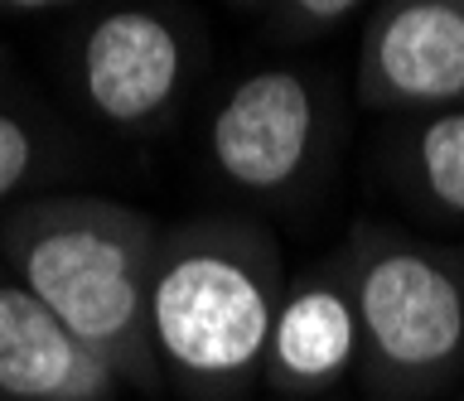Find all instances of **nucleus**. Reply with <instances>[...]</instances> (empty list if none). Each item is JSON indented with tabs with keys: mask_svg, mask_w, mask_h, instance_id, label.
<instances>
[{
	"mask_svg": "<svg viewBox=\"0 0 464 401\" xmlns=\"http://www.w3.org/2000/svg\"><path fill=\"white\" fill-rule=\"evenodd\" d=\"M160 223L102 194H39L0 213L5 271L49 305L121 387H155L150 276Z\"/></svg>",
	"mask_w": 464,
	"mask_h": 401,
	"instance_id": "nucleus-1",
	"label": "nucleus"
},
{
	"mask_svg": "<svg viewBox=\"0 0 464 401\" xmlns=\"http://www.w3.org/2000/svg\"><path fill=\"white\" fill-rule=\"evenodd\" d=\"M203 63V30L169 0H116L72 34V88L102 126L150 136L174 121Z\"/></svg>",
	"mask_w": 464,
	"mask_h": 401,
	"instance_id": "nucleus-4",
	"label": "nucleus"
},
{
	"mask_svg": "<svg viewBox=\"0 0 464 401\" xmlns=\"http://www.w3.org/2000/svg\"><path fill=\"white\" fill-rule=\"evenodd\" d=\"M116 372L0 266V401H111Z\"/></svg>",
	"mask_w": 464,
	"mask_h": 401,
	"instance_id": "nucleus-8",
	"label": "nucleus"
},
{
	"mask_svg": "<svg viewBox=\"0 0 464 401\" xmlns=\"http://www.w3.org/2000/svg\"><path fill=\"white\" fill-rule=\"evenodd\" d=\"M343 276L358 305L362 372L377 392L416 401L464 368V262L455 252L362 227Z\"/></svg>",
	"mask_w": 464,
	"mask_h": 401,
	"instance_id": "nucleus-3",
	"label": "nucleus"
},
{
	"mask_svg": "<svg viewBox=\"0 0 464 401\" xmlns=\"http://www.w3.org/2000/svg\"><path fill=\"white\" fill-rule=\"evenodd\" d=\"M368 5V0H276V30L285 39H319L329 30H339L348 15H358V10Z\"/></svg>",
	"mask_w": 464,
	"mask_h": 401,
	"instance_id": "nucleus-11",
	"label": "nucleus"
},
{
	"mask_svg": "<svg viewBox=\"0 0 464 401\" xmlns=\"http://www.w3.org/2000/svg\"><path fill=\"white\" fill-rule=\"evenodd\" d=\"M92 5V0H0V15H49V10Z\"/></svg>",
	"mask_w": 464,
	"mask_h": 401,
	"instance_id": "nucleus-12",
	"label": "nucleus"
},
{
	"mask_svg": "<svg viewBox=\"0 0 464 401\" xmlns=\"http://www.w3.org/2000/svg\"><path fill=\"white\" fill-rule=\"evenodd\" d=\"M232 5H246V10H256V5H276V0H232Z\"/></svg>",
	"mask_w": 464,
	"mask_h": 401,
	"instance_id": "nucleus-13",
	"label": "nucleus"
},
{
	"mask_svg": "<svg viewBox=\"0 0 464 401\" xmlns=\"http://www.w3.org/2000/svg\"><path fill=\"white\" fill-rule=\"evenodd\" d=\"M58 140L44 111L0 97V208L20 204V194L53 165Z\"/></svg>",
	"mask_w": 464,
	"mask_h": 401,
	"instance_id": "nucleus-10",
	"label": "nucleus"
},
{
	"mask_svg": "<svg viewBox=\"0 0 464 401\" xmlns=\"http://www.w3.org/2000/svg\"><path fill=\"white\" fill-rule=\"evenodd\" d=\"M401 175L435 213L464 218V107L411 121L401 140Z\"/></svg>",
	"mask_w": 464,
	"mask_h": 401,
	"instance_id": "nucleus-9",
	"label": "nucleus"
},
{
	"mask_svg": "<svg viewBox=\"0 0 464 401\" xmlns=\"http://www.w3.org/2000/svg\"><path fill=\"white\" fill-rule=\"evenodd\" d=\"M358 363L362 329L343 266H319L285 281L261 358V382L281 396H310L343 382Z\"/></svg>",
	"mask_w": 464,
	"mask_h": 401,
	"instance_id": "nucleus-7",
	"label": "nucleus"
},
{
	"mask_svg": "<svg viewBox=\"0 0 464 401\" xmlns=\"http://www.w3.org/2000/svg\"><path fill=\"white\" fill-rule=\"evenodd\" d=\"M329 140V102L310 68L266 63L237 78L208 117L218 179L252 198L295 194Z\"/></svg>",
	"mask_w": 464,
	"mask_h": 401,
	"instance_id": "nucleus-5",
	"label": "nucleus"
},
{
	"mask_svg": "<svg viewBox=\"0 0 464 401\" xmlns=\"http://www.w3.org/2000/svg\"><path fill=\"white\" fill-rule=\"evenodd\" d=\"M358 97L401 117L464 107V0H377L358 44Z\"/></svg>",
	"mask_w": 464,
	"mask_h": 401,
	"instance_id": "nucleus-6",
	"label": "nucleus"
},
{
	"mask_svg": "<svg viewBox=\"0 0 464 401\" xmlns=\"http://www.w3.org/2000/svg\"><path fill=\"white\" fill-rule=\"evenodd\" d=\"M285 256L261 223L203 213L160 227L150 276V348L160 377L198 396H237L261 377Z\"/></svg>",
	"mask_w": 464,
	"mask_h": 401,
	"instance_id": "nucleus-2",
	"label": "nucleus"
}]
</instances>
